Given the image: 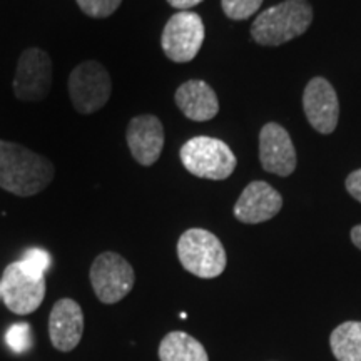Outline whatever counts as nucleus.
<instances>
[{"mask_svg": "<svg viewBox=\"0 0 361 361\" xmlns=\"http://www.w3.org/2000/svg\"><path fill=\"white\" fill-rule=\"evenodd\" d=\"M54 164L47 157L17 142L0 139V188L20 197H30L52 183Z\"/></svg>", "mask_w": 361, "mask_h": 361, "instance_id": "f257e3e1", "label": "nucleus"}, {"mask_svg": "<svg viewBox=\"0 0 361 361\" xmlns=\"http://www.w3.org/2000/svg\"><path fill=\"white\" fill-rule=\"evenodd\" d=\"M313 22L308 0H284L266 8L251 25V37L264 47H276L303 35Z\"/></svg>", "mask_w": 361, "mask_h": 361, "instance_id": "f03ea898", "label": "nucleus"}, {"mask_svg": "<svg viewBox=\"0 0 361 361\" xmlns=\"http://www.w3.org/2000/svg\"><path fill=\"white\" fill-rule=\"evenodd\" d=\"M178 258L183 268L201 279H213L224 273L226 250L218 236L207 229L192 228L180 234Z\"/></svg>", "mask_w": 361, "mask_h": 361, "instance_id": "7ed1b4c3", "label": "nucleus"}, {"mask_svg": "<svg viewBox=\"0 0 361 361\" xmlns=\"http://www.w3.org/2000/svg\"><path fill=\"white\" fill-rule=\"evenodd\" d=\"M179 157L188 173L211 180L228 179L238 164L236 156L228 144L207 135L189 139L180 147Z\"/></svg>", "mask_w": 361, "mask_h": 361, "instance_id": "20e7f679", "label": "nucleus"}, {"mask_svg": "<svg viewBox=\"0 0 361 361\" xmlns=\"http://www.w3.org/2000/svg\"><path fill=\"white\" fill-rule=\"evenodd\" d=\"M90 284L97 300L104 305H114L133 291L135 274L133 266L119 252H101L90 266Z\"/></svg>", "mask_w": 361, "mask_h": 361, "instance_id": "39448f33", "label": "nucleus"}, {"mask_svg": "<svg viewBox=\"0 0 361 361\" xmlns=\"http://www.w3.org/2000/svg\"><path fill=\"white\" fill-rule=\"evenodd\" d=\"M112 82L101 62L85 61L69 75V96L74 109L82 116L102 109L109 101Z\"/></svg>", "mask_w": 361, "mask_h": 361, "instance_id": "423d86ee", "label": "nucleus"}, {"mask_svg": "<svg viewBox=\"0 0 361 361\" xmlns=\"http://www.w3.org/2000/svg\"><path fill=\"white\" fill-rule=\"evenodd\" d=\"M2 300L12 313L30 314L42 305L45 298V278L27 268L24 261H16L4 269Z\"/></svg>", "mask_w": 361, "mask_h": 361, "instance_id": "0eeeda50", "label": "nucleus"}, {"mask_svg": "<svg viewBox=\"0 0 361 361\" xmlns=\"http://www.w3.org/2000/svg\"><path fill=\"white\" fill-rule=\"evenodd\" d=\"M204 42V24L196 12L180 11L164 25L161 45L169 61L184 64L191 62Z\"/></svg>", "mask_w": 361, "mask_h": 361, "instance_id": "6e6552de", "label": "nucleus"}, {"mask_svg": "<svg viewBox=\"0 0 361 361\" xmlns=\"http://www.w3.org/2000/svg\"><path fill=\"white\" fill-rule=\"evenodd\" d=\"M52 59L39 47L25 49L19 59L13 78V94L19 101L39 102L52 87Z\"/></svg>", "mask_w": 361, "mask_h": 361, "instance_id": "1a4fd4ad", "label": "nucleus"}, {"mask_svg": "<svg viewBox=\"0 0 361 361\" xmlns=\"http://www.w3.org/2000/svg\"><path fill=\"white\" fill-rule=\"evenodd\" d=\"M303 109L311 128L319 134H331L340 119L336 90L324 78L311 79L303 92Z\"/></svg>", "mask_w": 361, "mask_h": 361, "instance_id": "9d476101", "label": "nucleus"}, {"mask_svg": "<svg viewBox=\"0 0 361 361\" xmlns=\"http://www.w3.org/2000/svg\"><path fill=\"white\" fill-rule=\"evenodd\" d=\"M259 161L266 173L286 178L296 169V151L283 126L268 123L259 133Z\"/></svg>", "mask_w": 361, "mask_h": 361, "instance_id": "9b49d317", "label": "nucleus"}, {"mask_svg": "<svg viewBox=\"0 0 361 361\" xmlns=\"http://www.w3.org/2000/svg\"><path fill=\"white\" fill-rule=\"evenodd\" d=\"M283 207V197L264 180H252L234 204V218L245 224H259L273 219Z\"/></svg>", "mask_w": 361, "mask_h": 361, "instance_id": "f8f14e48", "label": "nucleus"}, {"mask_svg": "<svg viewBox=\"0 0 361 361\" xmlns=\"http://www.w3.org/2000/svg\"><path fill=\"white\" fill-rule=\"evenodd\" d=\"M84 333V313L78 301L62 298L52 306L49 316V338L52 346L62 353H69L79 346Z\"/></svg>", "mask_w": 361, "mask_h": 361, "instance_id": "ddd939ff", "label": "nucleus"}, {"mask_svg": "<svg viewBox=\"0 0 361 361\" xmlns=\"http://www.w3.org/2000/svg\"><path fill=\"white\" fill-rule=\"evenodd\" d=\"M129 151L141 166H152L164 147V128L152 114L133 117L126 130Z\"/></svg>", "mask_w": 361, "mask_h": 361, "instance_id": "4468645a", "label": "nucleus"}, {"mask_svg": "<svg viewBox=\"0 0 361 361\" xmlns=\"http://www.w3.org/2000/svg\"><path fill=\"white\" fill-rule=\"evenodd\" d=\"M174 101L179 111L196 123L211 121L219 112V101L214 89L200 79H191L180 84L176 90Z\"/></svg>", "mask_w": 361, "mask_h": 361, "instance_id": "2eb2a0df", "label": "nucleus"}, {"mask_svg": "<svg viewBox=\"0 0 361 361\" xmlns=\"http://www.w3.org/2000/svg\"><path fill=\"white\" fill-rule=\"evenodd\" d=\"M157 353L161 361H209L204 346L186 331L168 333L162 338Z\"/></svg>", "mask_w": 361, "mask_h": 361, "instance_id": "dca6fc26", "label": "nucleus"}, {"mask_svg": "<svg viewBox=\"0 0 361 361\" xmlns=\"http://www.w3.org/2000/svg\"><path fill=\"white\" fill-rule=\"evenodd\" d=\"M331 353L338 361H361V322H345L329 335Z\"/></svg>", "mask_w": 361, "mask_h": 361, "instance_id": "f3484780", "label": "nucleus"}, {"mask_svg": "<svg viewBox=\"0 0 361 361\" xmlns=\"http://www.w3.org/2000/svg\"><path fill=\"white\" fill-rule=\"evenodd\" d=\"M6 343L13 353H25L32 346V329L27 323H16L7 329Z\"/></svg>", "mask_w": 361, "mask_h": 361, "instance_id": "a211bd4d", "label": "nucleus"}, {"mask_svg": "<svg viewBox=\"0 0 361 361\" xmlns=\"http://www.w3.org/2000/svg\"><path fill=\"white\" fill-rule=\"evenodd\" d=\"M263 0H221L226 17L231 20H246L258 12Z\"/></svg>", "mask_w": 361, "mask_h": 361, "instance_id": "6ab92c4d", "label": "nucleus"}, {"mask_svg": "<svg viewBox=\"0 0 361 361\" xmlns=\"http://www.w3.org/2000/svg\"><path fill=\"white\" fill-rule=\"evenodd\" d=\"M80 11L94 19H106L119 8L123 0H75Z\"/></svg>", "mask_w": 361, "mask_h": 361, "instance_id": "aec40b11", "label": "nucleus"}, {"mask_svg": "<svg viewBox=\"0 0 361 361\" xmlns=\"http://www.w3.org/2000/svg\"><path fill=\"white\" fill-rule=\"evenodd\" d=\"M22 261H24L27 268L34 271V273L45 274V271L51 268L52 258L47 251L40 250V247H30V250L25 251Z\"/></svg>", "mask_w": 361, "mask_h": 361, "instance_id": "412c9836", "label": "nucleus"}, {"mask_svg": "<svg viewBox=\"0 0 361 361\" xmlns=\"http://www.w3.org/2000/svg\"><path fill=\"white\" fill-rule=\"evenodd\" d=\"M346 191L355 197L356 201L361 202V169H356L346 178Z\"/></svg>", "mask_w": 361, "mask_h": 361, "instance_id": "4be33fe9", "label": "nucleus"}, {"mask_svg": "<svg viewBox=\"0 0 361 361\" xmlns=\"http://www.w3.org/2000/svg\"><path fill=\"white\" fill-rule=\"evenodd\" d=\"M202 0H168V4L171 7L179 8L180 11H188V8H192L196 6H200Z\"/></svg>", "mask_w": 361, "mask_h": 361, "instance_id": "5701e85b", "label": "nucleus"}, {"mask_svg": "<svg viewBox=\"0 0 361 361\" xmlns=\"http://www.w3.org/2000/svg\"><path fill=\"white\" fill-rule=\"evenodd\" d=\"M351 241H353V245L361 250V224L355 226L353 229H351Z\"/></svg>", "mask_w": 361, "mask_h": 361, "instance_id": "b1692460", "label": "nucleus"}, {"mask_svg": "<svg viewBox=\"0 0 361 361\" xmlns=\"http://www.w3.org/2000/svg\"><path fill=\"white\" fill-rule=\"evenodd\" d=\"M0 298H2V286H0Z\"/></svg>", "mask_w": 361, "mask_h": 361, "instance_id": "393cba45", "label": "nucleus"}]
</instances>
